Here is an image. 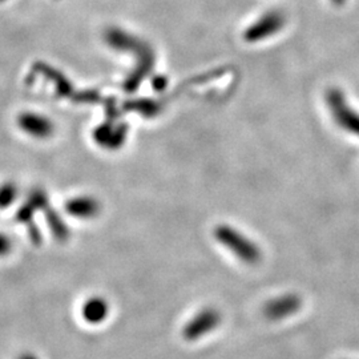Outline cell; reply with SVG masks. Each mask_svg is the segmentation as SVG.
Returning <instances> with one entry per match:
<instances>
[{"label": "cell", "mask_w": 359, "mask_h": 359, "mask_svg": "<svg viewBox=\"0 0 359 359\" xmlns=\"http://www.w3.org/2000/svg\"><path fill=\"white\" fill-rule=\"evenodd\" d=\"M109 314V304L103 297H90L81 306L83 320L90 325L103 323Z\"/></svg>", "instance_id": "obj_6"}, {"label": "cell", "mask_w": 359, "mask_h": 359, "mask_svg": "<svg viewBox=\"0 0 359 359\" xmlns=\"http://www.w3.org/2000/svg\"><path fill=\"white\" fill-rule=\"evenodd\" d=\"M65 210L71 217L92 219L100 215L102 204L92 196H76L65 201Z\"/></svg>", "instance_id": "obj_4"}, {"label": "cell", "mask_w": 359, "mask_h": 359, "mask_svg": "<svg viewBox=\"0 0 359 359\" xmlns=\"http://www.w3.org/2000/svg\"><path fill=\"white\" fill-rule=\"evenodd\" d=\"M13 238L4 233V231H0V259L3 258H7L13 253Z\"/></svg>", "instance_id": "obj_11"}, {"label": "cell", "mask_w": 359, "mask_h": 359, "mask_svg": "<svg viewBox=\"0 0 359 359\" xmlns=\"http://www.w3.org/2000/svg\"><path fill=\"white\" fill-rule=\"evenodd\" d=\"M302 308V299L299 295L289 293L276 299H270L264 306V316L270 321H281L299 311Z\"/></svg>", "instance_id": "obj_3"}, {"label": "cell", "mask_w": 359, "mask_h": 359, "mask_svg": "<svg viewBox=\"0 0 359 359\" xmlns=\"http://www.w3.org/2000/svg\"><path fill=\"white\" fill-rule=\"evenodd\" d=\"M221 323V313L216 309L206 308L197 313L191 321L188 322L182 329V337L193 342L197 341L206 334L212 333Z\"/></svg>", "instance_id": "obj_2"}, {"label": "cell", "mask_w": 359, "mask_h": 359, "mask_svg": "<svg viewBox=\"0 0 359 359\" xmlns=\"http://www.w3.org/2000/svg\"><path fill=\"white\" fill-rule=\"evenodd\" d=\"M215 238L238 259L246 264H257L261 259V250L256 243L245 237L241 231L228 225H219L215 229Z\"/></svg>", "instance_id": "obj_1"}, {"label": "cell", "mask_w": 359, "mask_h": 359, "mask_svg": "<svg viewBox=\"0 0 359 359\" xmlns=\"http://www.w3.org/2000/svg\"><path fill=\"white\" fill-rule=\"evenodd\" d=\"M20 196V188L19 185L13 181L7 180L0 184V210L10 209L11 206L16 204Z\"/></svg>", "instance_id": "obj_9"}, {"label": "cell", "mask_w": 359, "mask_h": 359, "mask_svg": "<svg viewBox=\"0 0 359 359\" xmlns=\"http://www.w3.org/2000/svg\"><path fill=\"white\" fill-rule=\"evenodd\" d=\"M126 139V129L111 130L108 128H100L96 132V142L100 145L116 149L118 148Z\"/></svg>", "instance_id": "obj_10"}, {"label": "cell", "mask_w": 359, "mask_h": 359, "mask_svg": "<svg viewBox=\"0 0 359 359\" xmlns=\"http://www.w3.org/2000/svg\"><path fill=\"white\" fill-rule=\"evenodd\" d=\"M330 105L338 124L342 128L347 129L351 133L359 136V116L345 105L344 100L339 97V95L334 93L330 99Z\"/></svg>", "instance_id": "obj_5"}, {"label": "cell", "mask_w": 359, "mask_h": 359, "mask_svg": "<svg viewBox=\"0 0 359 359\" xmlns=\"http://www.w3.org/2000/svg\"><path fill=\"white\" fill-rule=\"evenodd\" d=\"M18 359H40L39 358L36 354H34V353H23V354H20Z\"/></svg>", "instance_id": "obj_12"}, {"label": "cell", "mask_w": 359, "mask_h": 359, "mask_svg": "<svg viewBox=\"0 0 359 359\" xmlns=\"http://www.w3.org/2000/svg\"><path fill=\"white\" fill-rule=\"evenodd\" d=\"M20 128L23 129L27 135L38 139H46L51 136L53 130V127L48 120L34 115L23 116L20 118Z\"/></svg>", "instance_id": "obj_7"}, {"label": "cell", "mask_w": 359, "mask_h": 359, "mask_svg": "<svg viewBox=\"0 0 359 359\" xmlns=\"http://www.w3.org/2000/svg\"><path fill=\"white\" fill-rule=\"evenodd\" d=\"M43 212H44L46 218H47L52 236L57 241H67L69 238V229H68L63 217L51 205L47 206Z\"/></svg>", "instance_id": "obj_8"}]
</instances>
